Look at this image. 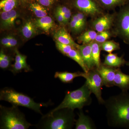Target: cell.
Segmentation results:
<instances>
[{
    "label": "cell",
    "instance_id": "1",
    "mask_svg": "<svg viewBox=\"0 0 129 129\" xmlns=\"http://www.w3.org/2000/svg\"><path fill=\"white\" fill-rule=\"evenodd\" d=\"M109 126L129 129V93L122 91L105 100Z\"/></svg>",
    "mask_w": 129,
    "mask_h": 129
},
{
    "label": "cell",
    "instance_id": "2",
    "mask_svg": "<svg viewBox=\"0 0 129 129\" xmlns=\"http://www.w3.org/2000/svg\"><path fill=\"white\" fill-rule=\"evenodd\" d=\"M76 120L74 110L63 108L43 115L36 127L38 129H71Z\"/></svg>",
    "mask_w": 129,
    "mask_h": 129
},
{
    "label": "cell",
    "instance_id": "3",
    "mask_svg": "<svg viewBox=\"0 0 129 129\" xmlns=\"http://www.w3.org/2000/svg\"><path fill=\"white\" fill-rule=\"evenodd\" d=\"M32 125L17 106L0 105V129H27Z\"/></svg>",
    "mask_w": 129,
    "mask_h": 129
},
{
    "label": "cell",
    "instance_id": "4",
    "mask_svg": "<svg viewBox=\"0 0 129 129\" xmlns=\"http://www.w3.org/2000/svg\"><path fill=\"white\" fill-rule=\"evenodd\" d=\"M91 92L86 83L78 89L68 91L63 101L57 107L50 111L53 112L63 108H69L74 110L83 109L85 106H89L92 103Z\"/></svg>",
    "mask_w": 129,
    "mask_h": 129
},
{
    "label": "cell",
    "instance_id": "5",
    "mask_svg": "<svg viewBox=\"0 0 129 129\" xmlns=\"http://www.w3.org/2000/svg\"><path fill=\"white\" fill-rule=\"evenodd\" d=\"M0 100L8 102L12 106H22L32 109L42 115L43 114L41 111V108L49 105L48 103H37L28 96L7 87L1 90Z\"/></svg>",
    "mask_w": 129,
    "mask_h": 129
},
{
    "label": "cell",
    "instance_id": "6",
    "mask_svg": "<svg viewBox=\"0 0 129 129\" xmlns=\"http://www.w3.org/2000/svg\"><path fill=\"white\" fill-rule=\"evenodd\" d=\"M84 78L85 83L91 93L95 96L99 104H104V101L102 97V87L104 85L103 81L96 68L90 70L86 73Z\"/></svg>",
    "mask_w": 129,
    "mask_h": 129
},
{
    "label": "cell",
    "instance_id": "7",
    "mask_svg": "<svg viewBox=\"0 0 129 129\" xmlns=\"http://www.w3.org/2000/svg\"><path fill=\"white\" fill-rule=\"evenodd\" d=\"M118 14L116 30L124 43L129 46V0Z\"/></svg>",
    "mask_w": 129,
    "mask_h": 129
},
{
    "label": "cell",
    "instance_id": "8",
    "mask_svg": "<svg viewBox=\"0 0 129 129\" xmlns=\"http://www.w3.org/2000/svg\"><path fill=\"white\" fill-rule=\"evenodd\" d=\"M72 3L75 7L89 16H95L101 13L102 8L95 0H73Z\"/></svg>",
    "mask_w": 129,
    "mask_h": 129
},
{
    "label": "cell",
    "instance_id": "9",
    "mask_svg": "<svg viewBox=\"0 0 129 129\" xmlns=\"http://www.w3.org/2000/svg\"><path fill=\"white\" fill-rule=\"evenodd\" d=\"M116 69L103 64H101L99 68H96L102 79L104 85L106 87L110 88L114 86V79Z\"/></svg>",
    "mask_w": 129,
    "mask_h": 129
},
{
    "label": "cell",
    "instance_id": "10",
    "mask_svg": "<svg viewBox=\"0 0 129 129\" xmlns=\"http://www.w3.org/2000/svg\"><path fill=\"white\" fill-rule=\"evenodd\" d=\"M114 19L113 14H105L95 19L92 23V26L99 32L108 30L112 27Z\"/></svg>",
    "mask_w": 129,
    "mask_h": 129
},
{
    "label": "cell",
    "instance_id": "11",
    "mask_svg": "<svg viewBox=\"0 0 129 129\" xmlns=\"http://www.w3.org/2000/svg\"><path fill=\"white\" fill-rule=\"evenodd\" d=\"M76 48L79 52L86 66L89 70L96 68L92 57L90 44H83L82 45H78Z\"/></svg>",
    "mask_w": 129,
    "mask_h": 129
},
{
    "label": "cell",
    "instance_id": "12",
    "mask_svg": "<svg viewBox=\"0 0 129 129\" xmlns=\"http://www.w3.org/2000/svg\"><path fill=\"white\" fill-rule=\"evenodd\" d=\"M19 14L16 10L1 13V27L3 29H10L13 27L15 21L18 17Z\"/></svg>",
    "mask_w": 129,
    "mask_h": 129
},
{
    "label": "cell",
    "instance_id": "13",
    "mask_svg": "<svg viewBox=\"0 0 129 129\" xmlns=\"http://www.w3.org/2000/svg\"><path fill=\"white\" fill-rule=\"evenodd\" d=\"M79 118L75 122V129H96L95 125L92 119L88 115L84 114L83 109L79 110L78 113Z\"/></svg>",
    "mask_w": 129,
    "mask_h": 129
},
{
    "label": "cell",
    "instance_id": "14",
    "mask_svg": "<svg viewBox=\"0 0 129 129\" xmlns=\"http://www.w3.org/2000/svg\"><path fill=\"white\" fill-rule=\"evenodd\" d=\"M114 85L120 88L122 91H128L129 90V75L122 73L119 68L116 69Z\"/></svg>",
    "mask_w": 129,
    "mask_h": 129
},
{
    "label": "cell",
    "instance_id": "15",
    "mask_svg": "<svg viewBox=\"0 0 129 129\" xmlns=\"http://www.w3.org/2000/svg\"><path fill=\"white\" fill-rule=\"evenodd\" d=\"M56 41L62 44L70 45L76 48L78 44H76L64 27L60 28L57 30L53 35Z\"/></svg>",
    "mask_w": 129,
    "mask_h": 129
},
{
    "label": "cell",
    "instance_id": "16",
    "mask_svg": "<svg viewBox=\"0 0 129 129\" xmlns=\"http://www.w3.org/2000/svg\"><path fill=\"white\" fill-rule=\"evenodd\" d=\"M127 62L123 56L119 57L117 54L111 53L106 56L103 64L107 67L118 68L126 64Z\"/></svg>",
    "mask_w": 129,
    "mask_h": 129
},
{
    "label": "cell",
    "instance_id": "17",
    "mask_svg": "<svg viewBox=\"0 0 129 129\" xmlns=\"http://www.w3.org/2000/svg\"><path fill=\"white\" fill-rule=\"evenodd\" d=\"M85 72H75L70 73L67 72H56L55 73L54 77L59 79L62 83H73L74 79L77 77H84Z\"/></svg>",
    "mask_w": 129,
    "mask_h": 129
},
{
    "label": "cell",
    "instance_id": "18",
    "mask_svg": "<svg viewBox=\"0 0 129 129\" xmlns=\"http://www.w3.org/2000/svg\"><path fill=\"white\" fill-rule=\"evenodd\" d=\"M37 28L34 21L29 20L24 24L21 29V33L24 39H29L37 34Z\"/></svg>",
    "mask_w": 129,
    "mask_h": 129
},
{
    "label": "cell",
    "instance_id": "19",
    "mask_svg": "<svg viewBox=\"0 0 129 129\" xmlns=\"http://www.w3.org/2000/svg\"><path fill=\"white\" fill-rule=\"evenodd\" d=\"M34 22L36 27L46 33H48L54 25L53 19L49 16H46L36 19Z\"/></svg>",
    "mask_w": 129,
    "mask_h": 129
},
{
    "label": "cell",
    "instance_id": "20",
    "mask_svg": "<svg viewBox=\"0 0 129 129\" xmlns=\"http://www.w3.org/2000/svg\"><path fill=\"white\" fill-rule=\"evenodd\" d=\"M99 6L104 9H112L125 5L129 0H95Z\"/></svg>",
    "mask_w": 129,
    "mask_h": 129
},
{
    "label": "cell",
    "instance_id": "21",
    "mask_svg": "<svg viewBox=\"0 0 129 129\" xmlns=\"http://www.w3.org/2000/svg\"><path fill=\"white\" fill-rule=\"evenodd\" d=\"M91 47V52L93 60L94 62L96 68H99L101 65L100 54L102 50L101 44L95 41H93L90 43Z\"/></svg>",
    "mask_w": 129,
    "mask_h": 129
},
{
    "label": "cell",
    "instance_id": "22",
    "mask_svg": "<svg viewBox=\"0 0 129 129\" xmlns=\"http://www.w3.org/2000/svg\"><path fill=\"white\" fill-rule=\"evenodd\" d=\"M67 56L76 62L80 66L84 72L88 73L89 72V69L86 66L79 52L76 48L72 49Z\"/></svg>",
    "mask_w": 129,
    "mask_h": 129
},
{
    "label": "cell",
    "instance_id": "23",
    "mask_svg": "<svg viewBox=\"0 0 129 129\" xmlns=\"http://www.w3.org/2000/svg\"><path fill=\"white\" fill-rule=\"evenodd\" d=\"M12 61L11 56L6 53L3 49L0 52V68L2 69L7 70L11 69ZM9 69V70H10Z\"/></svg>",
    "mask_w": 129,
    "mask_h": 129
},
{
    "label": "cell",
    "instance_id": "24",
    "mask_svg": "<svg viewBox=\"0 0 129 129\" xmlns=\"http://www.w3.org/2000/svg\"><path fill=\"white\" fill-rule=\"evenodd\" d=\"M10 70L13 74L16 75L17 74L21 73L23 70L27 72L31 71V69L27 62L15 61L14 64L11 66Z\"/></svg>",
    "mask_w": 129,
    "mask_h": 129
},
{
    "label": "cell",
    "instance_id": "25",
    "mask_svg": "<svg viewBox=\"0 0 129 129\" xmlns=\"http://www.w3.org/2000/svg\"><path fill=\"white\" fill-rule=\"evenodd\" d=\"M30 10L38 18L45 17L47 15L46 9L39 3H32L29 5Z\"/></svg>",
    "mask_w": 129,
    "mask_h": 129
},
{
    "label": "cell",
    "instance_id": "26",
    "mask_svg": "<svg viewBox=\"0 0 129 129\" xmlns=\"http://www.w3.org/2000/svg\"><path fill=\"white\" fill-rule=\"evenodd\" d=\"M97 34L94 30H89L82 34L78 39L84 44H89L95 40Z\"/></svg>",
    "mask_w": 129,
    "mask_h": 129
},
{
    "label": "cell",
    "instance_id": "27",
    "mask_svg": "<svg viewBox=\"0 0 129 129\" xmlns=\"http://www.w3.org/2000/svg\"><path fill=\"white\" fill-rule=\"evenodd\" d=\"M18 0H2L0 9L2 12H8L13 10L18 4Z\"/></svg>",
    "mask_w": 129,
    "mask_h": 129
},
{
    "label": "cell",
    "instance_id": "28",
    "mask_svg": "<svg viewBox=\"0 0 129 129\" xmlns=\"http://www.w3.org/2000/svg\"><path fill=\"white\" fill-rule=\"evenodd\" d=\"M69 26L72 31L75 33H79L85 27L78 20L76 14L72 16Z\"/></svg>",
    "mask_w": 129,
    "mask_h": 129
},
{
    "label": "cell",
    "instance_id": "29",
    "mask_svg": "<svg viewBox=\"0 0 129 129\" xmlns=\"http://www.w3.org/2000/svg\"><path fill=\"white\" fill-rule=\"evenodd\" d=\"M102 50L109 53H111L113 51L120 49L118 43L113 41H106L101 44Z\"/></svg>",
    "mask_w": 129,
    "mask_h": 129
},
{
    "label": "cell",
    "instance_id": "30",
    "mask_svg": "<svg viewBox=\"0 0 129 129\" xmlns=\"http://www.w3.org/2000/svg\"><path fill=\"white\" fill-rule=\"evenodd\" d=\"M56 45L57 48L58 49V50L61 52L63 54L66 56L72 49L75 48L73 46L62 44L57 41H56Z\"/></svg>",
    "mask_w": 129,
    "mask_h": 129
},
{
    "label": "cell",
    "instance_id": "31",
    "mask_svg": "<svg viewBox=\"0 0 129 129\" xmlns=\"http://www.w3.org/2000/svg\"><path fill=\"white\" fill-rule=\"evenodd\" d=\"M111 34L108 30L99 32L96 37L95 41L100 44H102L110 38Z\"/></svg>",
    "mask_w": 129,
    "mask_h": 129
},
{
    "label": "cell",
    "instance_id": "32",
    "mask_svg": "<svg viewBox=\"0 0 129 129\" xmlns=\"http://www.w3.org/2000/svg\"><path fill=\"white\" fill-rule=\"evenodd\" d=\"M55 15L57 20L60 24L62 25H66L63 15L57 9L56 10Z\"/></svg>",
    "mask_w": 129,
    "mask_h": 129
},
{
    "label": "cell",
    "instance_id": "33",
    "mask_svg": "<svg viewBox=\"0 0 129 129\" xmlns=\"http://www.w3.org/2000/svg\"><path fill=\"white\" fill-rule=\"evenodd\" d=\"M36 1L43 6L49 7L53 5L57 0H36Z\"/></svg>",
    "mask_w": 129,
    "mask_h": 129
},
{
    "label": "cell",
    "instance_id": "34",
    "mask_svg": "<svg viewBox=\"0 0 129 129\" xmlns=\"http://www.w3.org/2000/svg\"><path fill=\"white\" fill-rule=\"evenodd\" d=\"M79 21L84 26L86 24V18L85 14L83 13H78L75 14Z\"/></svg>",
    "mask_w": 129,
    "mask_h": 129
},
{
    "label": "cell",
    "instance_id": "35",
    "mask_svg": "<svg viewBox=\"0 0 129 129\" xmlns=\"http://www.w3.org/2000/svg\"><path fill=\"white\" fill-rule=\"evenodd\" d=\"M71 15H72V14H71V11L69 8H68L67 12L63 14L65 24H67L69 22L70 18H71Z\"/></svg>",
    "mask_w": 129,
    "mask_h": 129
},
{
    "label": "cell",
    "instance_id": "36",
    "mask_svg": "<svg viewBox=\"0 0 129 129\" xmlns=\"http://www.w3.org/2000/svg\"><path fill=\"white\" fill-rule=\"evenodd\" d=\"M21 1H22L24 3H25L28 2L29 0H21Z\"/></svg>",
    "mask_w": 129,
    "mask_h": 129
},
{
    "label": "cell",
    "instance_id": "37",
    "mask_svg": "<svg viewBox=\"0 0 129 129\" xmlns=\"http://www.w3.org/2000/svg\"><path fill=\"white\" fill-rule=\"evenodd\" d=\"M126 64H127V65H128V66H129V62H127V63H126Z\"/></svg>",
    "mask_w": 129,
    "mask_h": 129
}]
</instances>
